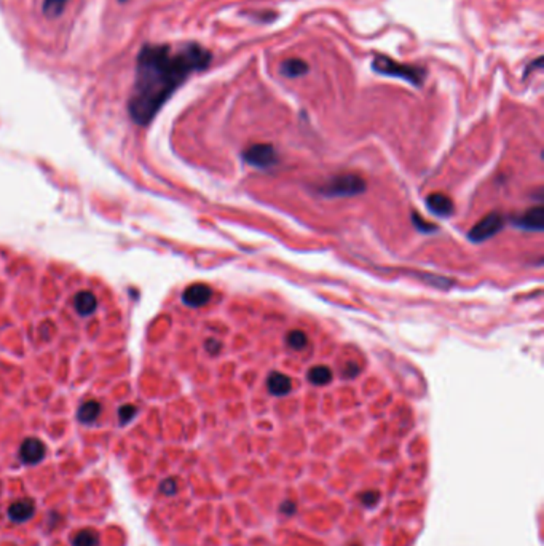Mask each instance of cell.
<instances>
[{"label": "cell", "instance_id": "cell-1", "mask_svg": "<svg viewBox=\"0 0 544 546\" xmlns=\"http://www.w3.org/2000/svg\"><path fill=\"white\" fill-rule=\"evenodd\" d=\"M209 62L211 53L198 43H185L176 50L171 45H144L138 55L136 80L128 104L134 122H151L170 96Z\"/></svg>", "mask_w": 544, "mask_h": 546}, {"label": "cell", "instance_id": "cell-2", "mask_svg": "<svg viewBox=\"0 0 544 546\" xmlns=\"http://www.w3.org/2000/svg\"><path fill=\"white\" fill-rule=\"evenodd\" d=\"M372 70L385 77H396V79L406 80L413 86H422L426 79V70L423 67L401 64V62L391 60L385 55H377L372 61Z\"/></svg>", "mask_w": 544, "mask_h": 546}, {"label": "cell", "instance_id": "cell-3", "mask_svg": "<svg viewBox=\"0 0 544 546\" xmlns=\"http://www.w3.org/2000/svg\"><path fill=\"white\" fill-rule=\"evenodd\" d=\"M365 190V181L358 174H341L322 184L320 194L324 196H354Z\"/></svg>", "mask_w": 544, "mask_h": 546}, {"label": "cell", "instance_id": "cell-4", "mask_svg": "<svg viewBox=\"0 0 544 546\" xmlns=\"http://www.w3.org/2000/svg\"><path fill=\"white\" fill-rule=\"evenodd\" d=\"M504 225V218L500 213H490L479 220L478 224L471 229L469 239L474 243L485 242V239L492 238L493 235H497Z\"/></svg>", "mask_w": 544, "mask_h": 546}, {"label": "cell", "instance_id": "cell-5", "mask_svg": "<svg viewBox=\"0 0 544 546\" xmlns=\"http://www.w3.org/2000/svg\"><path fill=\"white\" fill-rule=\"evenodd\" d=\"M243 158L249 165L267 170L276 163L278 155L270 144H254L243 152Z\"/></svg>", "mask_w": 544, "mask_h": 546}, {"label": "cell", "instance_id": "cell-6", "mask_svg": "<svg viewBox=\"0 0 544 546\" xmlns=\"http://www.w3.org/2000/svg\"><path fill=\"white\" fill-rule=\"evenodd\" d=\"M47 455V445L38 438H27L19 447V457L26 465L40 463Z\"/></svg>", "mask_w": 544, "mask_h": 546}, {"label": "cell", "instance_id": "cell-7", "mask_svg": "<svg viewBox=\"0 0 544 546\" xmlns=\"http://www.w3.org/2000/svg\"><path fill=\"white\" fill-rule=\"evenodd\" d=\"M36 515V503L31 498H19L8 506V517L12 522L21 524Z\"/></svg>", "mask_w": 544, "mask_h": 546}, {"label": "cell", "instance_id": "cell-8", "mask_svg": "<svg viewBox=\"0 0 544 546\" xmlns=\"http://www.w3.org/2000/svg\"><path fill=\"white\" fill-rule=\"evenodd\" d=\"M514 224L523 230H532V232H541L544 229V209L541 206L530 208L521 218L514 219Z\"/></svg>", "mask_w": 544, "mask_h": 546}, {"label": "cell", "instance_id": "cell-9", "mask_svg": "<svg viewBox=\"0 0 544 546\" xmlns=\"http://www.w3.org/2000/svg\"><path fill=\"white\" fill-rule=\"evenodd\" d=\"M211 294L213 292H211V289L206 285H192L184 291L182 299L190 307H203L209 302Z\"/></svg>", "mask_w": 544, "mask_h": 546}, {"label": "cell", "instance_id": "cell-10", "mask_svg": "<svg viewBox=\"0 0 544 546\" xmlns=\"http://www.w3.org/2000/svg\"><path fill=\"white\" fill-rule=\"evenodd\" d=\"M426 205L432 213L442 216V218H447V216L454 213V203H452V200L444 194H431L426 198Z\"/></svg>", "mask_w": 544, "mask_h": 546}, {"label": "cell", "instance_id": "cell-11", "mask_svg": "<svg viewBox=\"0 0 544 546\" xmlns=\"http://www.w3.org/2000/svg\"><path fill=\"white\" fill-rule=\"evenodd\" d=\"M268 391L274 396H284L292 390V380L283 372H272L267 380Z\"/></svg>", "mask_w": 544, "mask_h": 546}, {"label": "cell", "instance_id": "cell-12", "mask_svg": "<svg viewBox=\"0 0 544 546\" xmlns=\"http://www.w3.org/2000/svg\"><path fill=\"white\" fill-rule=\"evenodd\" d=\"M279 72L284 77H291V79H296V77L305 75L308 72V64L305 61L297 60V57H291V60H286L279 67Z\"/></svg>", "mask_w": 544, "mask_h": 546}, {"label": "cell", "instance_id": "cell-13", "mask_svg": "<svg viewBox=\"0 0 544 546\" xmlns=\"http://www.w3.org/2000/svg\"><path fill=\"white\" fill-rule=\"evenodd\" d=\"M307 377H308V380H310V383H313V385L321 387L332 380V371L326 366H315L308 371Z\"/></svg>", "mask_w": 544, "mask_h": 546}, {"label": "cell", "instance_id": "cell-14", "mask_svg": "<svg viewBox=\"0 0 544 546\" xmlns=\"http://www.w3.org/2000/svg\"><path fill=\"white\" fill-rule=\"evenodd\" d=\"M72 546H99V535L91 529H81L72 538Z\"/></svg>", "mask_w": 544, "mask_h": 546}, {"label": "cell", "instance_id": "cell-15", "mask_svg": "<svg viewBox=\"0 0 544 546\" xmlns=\"http://www.w3.org/2000/svg\"><path fill=\"white\" fill-rule=\"evenodd\" d=\"M67 3H69V0H45L43 2V13L50 18L60 16L64 12Z\"/></svg>", "mask_w": 544, "mask_h": 546}, {"label": "cell", "instance_id": "cell-16", "mask_svg": "<svg viewBox=\"0 0 544 546\" xmlns=\"http://www.w3.org/2000/svg\"><path fill=\"white\" fill-rule=\"evenodd\" d=\"M287 345L289 347H292L294 350H303L307 347L308 343V339L305 333H302V330H291V333L287 334Z\"/></svg>", "mask_w": 544, "mask_h": 546}, {"label": "cell", "instance_id": "cell-17", "mask_svg": "<svg viewBox=\"0 0 544 546\" xmlns=\"http://www.w3.org/2000/svg\"><path fill=\"white\" fill-rule=\"evenodd\" d=\"M412 220H413V224H415V227L423 233H431V232H436V230H437L436 225L426 222V220L423 219L420 214H417V213L412 214Z\"/></svg>", "mask_w": 544, "mask_h": 546}, {"label": "cell", "instance_id": "cell-18", "mask_svg": "<svg viewBox=\"0 0 544 546\" xmlns=\"http://www.w3.org/2000/svg\"><path fill=\"white\" fill-rule=\"evenodd\" d=\"M160 489H161V492L165 493V495H174V493L177 492V484H176V479H172V478H168V479H165V481L161 482Z\"/></svg>", "mask_w": 544, "mask_h": 546}, {"label": "cell", "instance_id": "cell-19", "mask_svg": "<svg viewBox=\"0 0 544 546\" xmlns=\"http://www.w3.org/2000/svg\"><path fill=\"white\" fill-rule=\"evenodd\" d=\"M378 498H380V495L377 491H369L361 495V500H363L364 505H367V506H374L375 503L378 502Z\"/></svg>", "mask_w": 544, "mask_h": 546}, {"label": "cell", "instance_id": "cell-20", "mask_svg": "<svg viewBox=\"0 0 544 546\" xmlns=\"http://www.w3.org/2000/svg\"><path fill=\"white\" fill-rule=\"evenodd\" d=\"M359 372V366L356 363H350L348 366L345 367V376L346 377H356Z\"/></svg>", "mask_w": 544, "mask_h": 546}, {"label": "cell", "instance_id": "cell-21", "mask_svg": "<svg viewBox=\"0 0 544 546\" xmlns=\"http://www.w3.org/2000/svg\"><path fill=\"white\" fill-rule=\"evenodd\" d=\"M206 348H208L209 353H219L220 350V342L219 340H208V343H206Z\"/></svg>", "mask_w": 544, "mask_h": 546}, {"label": "cell", "instance_id": "cell-22", "mask_svg": "<svg viewBox=\"0 0 544 546\" xmlns=\"http://www.w3.org/2000/svg\"><path fill=\"white\" fill-rule=\"evenodd\" d=\"M118 2H122V3H123V2H127V0H118Z\"/></svg>", "mask_w": 544, "mask_h": 546}]
</instances>
